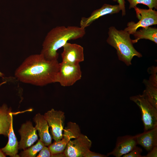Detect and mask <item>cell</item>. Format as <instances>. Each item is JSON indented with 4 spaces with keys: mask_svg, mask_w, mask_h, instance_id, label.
Listing matches in <instances>:
<instances>
[{
    "mask_svg": "<svg viewBox=\"0 0 157 157\" xmlns=\"http://www.w3.org/2000/svg\"><path fill=\"white\" fill-rule=\"evenodd\" d=\"M59 68L58 60H47L40 53L32 54L16 69L14 75L22 82L42 86L56 83Z\"/></svg>",
    "mask_w": 157,
    "mask_h": 157,
    "instance_id": "cell-1",
    "label": "cell"
},
{
    "mask_svg": "<svg viewBox=\"0 0 157 157\" xmlns=\"http://www.w3.org/2000/svg\"><path fill=\"white\" fill-rule=\"evenodd\" d=\"M85 28L69 26H56L47 33L42 44L40 53L47 59L58 60L57 51L63 47L68 41L83 37L85 34Z\"/></svg>",
    "mask_w": 157,
    "mask_h": 157,
    "instance_id": "cell-2",
    "label": "cell"
},
{
    "mask_svg": "<svg viewBox=\"0 0 157 157\" xmlns=\"http://www.w3.org/2000/svg\"><path fill=\"white\" fill-rule=\"evenodd\" d=\"M107 43L114 47L117 51L119 60L123 62L127 65L131 64V61L134 56L138 58L142 54L134 48L130 34L124 30H118L111 26L108 29Z\"/></svg>",
    "mask_w": 157,
    "mask_h": 157,
    "instance_id": "cell-3",
    "label": "cell"
},
{
    "mask_svg": "<svg viewBox=\"0 0 157 157\" xmlns=\"http://www.w3.org/2000/svg\"><path fill=\"white\" fill-rule=\"evenodd\" d=\"M130 100L135 103L140 108L144 131L157 126V109L152 105L142 94L131 97Z\"/></svg>",
    "mask_w": 157,
    "mask_h": 157,
    "instance_id": "cell-4",
    "label": "cell"
},
{
    "mask_svg": "<svg viewBox=\"0 0 157 157\" xmlns=\"http://www.w3.org/2000/svg\"><path fill=\"white\" fill-rule=\"evenodd\" d=\"M134 8L139 21L136 23L131 21L128 23L124 30L133 35L140 27L145 28L157 24V11L153 9H144L137 6Z\"/></svg>",
    "mask_w": 157,
    "mask_h": 157,
    "instance_id": "cell-5",
    "label": "cell"
},
{
    "mask_svg": "<svg viewBox=\"0 0 157 157\" xmlns=\"http://www.w3.org/2000/svg\"><path fill=\"white\" fill-rule=\"evenodd\" d=\"M82 74L79 64H73L62 62L59 63L56 83L63 87L72 86L81 79Z\"/></svg>",
    "mask_w": 157,
    "mask_h": 157,
    "instance_id": "cell-6",
    "label": "cell"
},
{
    "mask_svg": "<svg viewBox=\"0 0 157 157\" xmlns=\"http://www.w3.org/2000/svg\"><path fill=\"white\" fill-rule=\"evenodd\" d=\"M62 139L58 142H55L49 146L51 154V157L59 153L63 152L69 141L78 137L81 134L79 126L76 123L69 122L67 126L63 129Z\"/></svg>",
    "mask_w": 157,
    "mask_h": 157,
    "instance_id": "cell-7",
    "label": "cell"
},
{
    "mask_svg": "<svg viewBox=\"0 0 157 157\" xmlns=\"http://www.w3.org/2000/svg\"><path fill=\"white\" fill-rule=\"evenodd\" d=\"M44 115L49 127L51 128L52 138L55 142L60 141L63 137L65 120L64 113L52 108Z\"/></svg>",
    "mask_w": 157,
    "mask_h": 157,
    "instance_id": "cell-8",
    "label": "cell"
},
{
    "mask_svg": "<svg viewBox=\"0 0 157 157\" xmlns=\"http://www.w3.org/2000/svg\"><path fill=\"white\" fill-rule=\"evenodd\" d=\"M92 142L86 135L81 134L70 140L63 152L66 157H84L91 147Z\"/></svg>",
    "mask_w": 157,
    "mask_h": 157,
    "instance_id": "cell-9",
    "label": "cell"
},
{
    "mask_svg": "<svg viewBox=\"0 0 157 157\" xmlns=\"http://www.w3.org/2000/svg\"><path fill=\"white\" fill-rule=\"evenodd\" d=\"M63 48L61 54L62 62L77 64L84 60V49L81 45L67 42Z\"/></svg>",
    "mask_w": 157,
    "mask_h": 157,
    "instance_id": "cell-10",
    "label": "cell"
},
{
    "mask_svg": "<svg viewBox=\"0 0 157 157\" xmlns=\"http://www.w3.org/2000/svg\"><path fill=\"white\" fill-rule=\"evenodd\" d=\"M37 130L30 121L23 124L19 130L21 139L19 143V149H25L31 146L38 140Z\"/></svg>",
    "mask_w": 157,
    "mask_h": 157,
    "instance_id": "cell-11",
    "label": "cell"
},
{
    "mask_svg": "<svg viewBox=\"0 0 157 157\" xmlns=\"http://www.w3.org/2000/svg\"><path fill=\"white\" fill-rule=\"evenodd\" d=\"M137 144L135 135L119 136L117 138L115 148L107 154V156L112 155L115 157H121L129 153Z\"/></svg>",
    "mask_w": 157,
    "mask_h": 157,
    "instance_id": "cell-12",
    "label": "cell"
},
{
    "mask_svg": "<svg viewBox=\"0 0 157 157\" xmlns=\"http://www.w3.org/2000/svg\"><path fill=\"white\" fill-rule=\"evenodd\" d=\"M121 11L119 5H112L105 3L101 7L93 11L88 17L81 18L80 27L85 28L100 17L107 15L119 13Z\"/></svg>",
    "mask_w": 157,
    "mask_h": 157,
    "instance_id": "cell-13",
    "label": "cell"
},
{
    "mask_svg": "<svg viewBox=\"0 0 157 157\" xmlns=\"http://www.w3.org/2000/svg\"><path fill=\"white\" fill-rule=\"evenodd\" d=\"M35 127L38 131L40 140L46 146L51 144L52 137L49 131V126L44 116L40 113L36 114L33 119Z\"/></svg>",
    "mask_w": 157,
    "mask_h": 157,
    "instance_id": "cell-14",
    "label": "cell"
},
{
    "mask_svg": "<svg viewBox=\"0 0 157 157\" xmlns=\"http://www.w3.org/2000/svg\"><path fill=\"white\" fill-rule=\"evenodd\" d=\"M135 136L137 144L148 152L157 146V126Z\"/></svg>",
    "mask_w": 157,
    "mask_h": 157,
    "instance_id": "cell-15",
    "label": "cell"
},
{
    "mask_svg": "<svg viewBox=\"0 0 157 157\" xmlns=\"http://www.w3.org/2000/svg\"><path fill=\"white\" fill-rule=\"evenodd\" d=\"M20 112H12L11 108H8L6 104L0 106V135L8 137L12 121L13 120V115Z\"/></svg>",
    "mask_w": 157,
    "mask_h": 157,
    "instance_id": "cell-16",
    "label": "cell"
},
{
    "mask_svg": "<svg viewBox=\"0 0 157 157\" xmlns=\"http://www.w3.org/2000/svg\"><path fill=\"white\" fill-rule=\"evenodd\" d=\"M8 137V143L5 147L1 149L2 151L6 156L11 157H19L18 154L19 149V143L14 131L13 120L11 123Z\"/></svg>",
    "mask_w": 157,
    "mask_h": 157,
    "instance_id": "cell-17",
    "label": "cell"
},
{
    "mask_svg": "<svg viewBox=\"0 0 157 157\" xmlns=\"http://www.w3.org/2000/svg\"><path fill=\"white\" fill-rule=\"evenodd\" d=\"M135 39L132 40L133 44L138 42L141 39L149 40L155 43H157V28L150 26L142 28L137 30L133 34Z\"/></svg>",
    "mask_w": 157,
    "mask_h": 157,
    "instance_id": "cell-18",
    "label": "cell"
},
{
    "mask_svg": "<svg viewBox=\"0 0 157 157\" xmlns=\"http://www.w3.org/2000/svg\"><path fill=\"white\" fill-rule=\"evenodd\" d=\"M143 82L145 86V89L142 94L149 102L157 109V86L146 79L144 80Z\"/></svg>",
    "mask_w": 157,
    "mask_h": 157,
    "instance_id": "cell-19",
    "label": "cell"
},
{
    "mask_svg": "<svg viewBox=\"0 0 157 157\" xmlns=\"http://www.w3.org/2000/svg\"><path fill=\"white\" fill-rule=\"evenodd\" d=\"M45 146L44 143L39 139L35 145L21 151L19 156V157H35L37 154Z\"/></svg>",
    "mask_w": 157,
    "mask_h": 157,
    "instance_id": "cell-20",
    "label": "cell"
},
{
    "mask_svg": "<svg viewBox=\"0 0 157 157\" xmlns=\"http://www.w3.org/2000/svg\"><path fill=\"white\" fill-rule=\"evenodd\" d=\"M129 3V8H134L139 4L147 6L149 9H157V0H127Z\"/></svg>",
    "mask_w": 157,
    "mask_h": 157,
    "instance_id": "cell-21",
    "label": "cell"
},
{
    "mask_svg": "<svg viewBox=\"0 0 157 157\" xmlns=\"http://www.w3.org/2000/svg\"><path fill=\"white\" fill-rule=\"evenodd\" d=\"M142 149L140 147L136 146L128 153L122 156L123 157H145L141 155Z\"/></svg>",
    "mask_w": 157,
    "mask_h": 157,
    "instance_id": "cell-22",
    "label": "cell"
},
{
    "mask_svg": "<svg viewBox=\"0 0 157 157\" xmlns=\"http://www.w3.org/2000/svg\"><path fill=\"white\" fill-rule=\"evenodd\" d=\"M150 70L151 75L149 80L153 85L157 86V67H153Z\"/></svg>",
    "mask_w": 157,
    "mask_h": 157,
    "instance_id": "cell-23",
    "label": "cell"
},
{
    "mask_svg": "<svg viewBox=\"0 0 157 157\" xmlns=\"http://www.w3.org/2000/svg\"><path fill=\"white\" fill-rule=\"evenodd\" d=\"M51 155L48 147L44 146L36 155V157H50Z\"/></svg>",
    "mask_w": 157,
    "mask_h": 157,
    "instance_id": "cell-24",
    "label": "cell"
},
{
    "mask_svg": "<svg viewBox=\"0 0 157 157\" xmlns=\"http://www.w3.org/2000/svg\"><path fill=\"white\" fill-rule=\"evenodd\" d=\"M113 1H116L118 3L120 10L122 12V15L125 16L126 14L125 0H113Z\"/></svg>",
    "mask_w": 157,
    "mask_h": 157,
    "instance_id": "cell-25",
    "label": "cell"
},
{
    "mask_svg": "<svg viewBox=\"0 0 157 157\" xmlns=\"http://www.w3.org/2000/svg\"><path fill=\"white\" fill-rule=\"evenodd\" d=\"M107 155H104L91 151L90 150L88 151L85 154L84 157H106Z\"/></svg>",
    "mask_w": 157,
    "mask_h": 157,
    "instance_id": "cell-26",
    "label": "cell"
},
{
    "mask_svg": "<svg viewBox=\"0 0 157 157\" xmlns=\"http://www.w3.org/2000/svg\"><path fill=\"white\" fill-rule=\"evenodd\" d=\"M145 157H157V146L154 147L150 151Z\"/></svg>",
    "mask_w": 157,
    "mask_h": 157,
    "instance_id": "cell-27",
    "label": "cell"
},
{
    "mask_svg": "<svg viewBox=\"0 0 157 157\" xmlns=\"http://www.w3.org/2000/svg\"><path fill=\"white\" fill-rule=\"evenodd\" d=\"M6 156L2 151L1 149H0V157H5Z\"/></svg>",
    "mask_w": 157,
    "mask_h": 157,
    "instance_id": "cell-28",
    "label": "cell"
},
{
    "mask_svg": "<svg viewBox=\"0 0 157 157\" xmlns=\"http://www.w3.org/2000/svg\"><path fill=\"white\" fill-rule=\"evenodd\" d=\"M6 81H3L0 83V87L3 84L6 83Z\"/></svg>",
    "mask_w": 157,
    "mask_h": 157,
    "instance_id": "cell-29",
    "label": "cell"
},
{
    "mask_svg": "<svg viewBox=\"0 0 157 157\" xmlns=\"http://www.w3.org/2000/svg\"><path fill=\"white\" fill-rule=\"evenodd\" d=\"M4 76V75L3 73H2L0 71V77H3Z\"/></svg>",
    "mask_w": 157,
    "mask_h": 157,
    "instance_id": "cell-30",
    "label": "cell"
}]
</instances>
